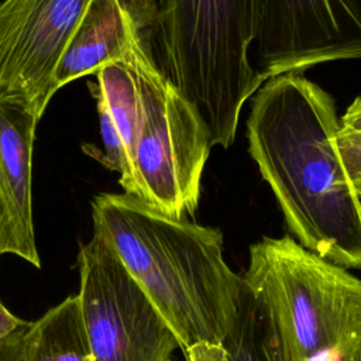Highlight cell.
<instances>
[{
	"instance_id": "cell-14",
	"label": "cell",
	"mask_w": 361,
	"mask_h": 361,
	"mask_svg": "<svg viewBox=\"0 0 361 361\" xmlns=\"http://www.w3.org/2000/svg\"><path fill=\"white\" fill-rule=\"evenodd\" d=\"M336 148L345 175L361 200V96L338 120Z\"/></svg>"
},
{
	"instance_id": "cell-8",
	"label": "cell",
	"mask_w": 361,
	"mask_h": 361,
	"mask_svg": "<svg viewBox=\"0 0 361 361\" xmlns=\"http://www.w3.org/2000/svg\"><path fill=\"white\" fill-rule=\"evenodd\" d=\"M90 0L0 1V96L13 97L41 118L52 79Z\"/></svg>"
},
{
	"instance_id": "cell-15",
	"label": "cell",
	"mask_w": 361,
	"mask_h": 361,
	"mask_svg": "<svg viewBox=\"0 0 361 361\" xmlns=\"http://www.w3.org/2000/svg\"><path fill=\"white\" fill-rule=\"evenodd\" d=\"M31 324V323H30ZM30 326L18 330L14 336L0 344V361H23L24 337Z\"/></svg>"
},
{
	"instance_id": "cell-7",
	"label": "cell",
	"mask_w": 361,
	"mask_h": 361,
	"mask_svg": "<svg viewBox=\"0 0 361 361\" xmlns=\"http://www.w3.org/2000/svg\"><path fill=\"white\" fill-rule=\"evenodd\" d=\"M254 69L283 73L361 58V0H258Z\"/></svg>"
},
{
	"instance_id": "cell-6",
	"label": "cell",
	"mask_w": 361,
	"mask_h": 361,
	"mask_svg": "<svg viewBox=\"0 0 361 361\" xmlns=\"http://www.w3.org/2000/svg\"><path fill=\"white\" fill-rule=\"evenodd\" d=\"M79 306L96 361H172L178 340L96 233L78 252Z\"/></svg>"
},
{
	"instance_id": "cell-11",
	"label": "cell",
	"mask_w": 361,
	"mask_h": 361,
	"mask_svg": "<svg viewBox=\"0 0 361 361\" xmlns=\"http://www.w3.org/2000/svg\"><path fill=\"white\" fill-rule=\"evenodd\" d=\"M186 361H292L264 302L245 285L237 314L219 344L183 351Z\"/></svg>"
},
{
	"instance_id": "cell-10",
	"label": "cell",
	"mask_w": 361,
	"mask_h": 361,
	"mask_svg": "<svg viewBox=\"0 0 361 361\" xmlns=\"http://www.w3.org/2000/svg\"><path fill=\"white\" fill-rule=\"evenodd\" d=\"M142 21L124 0H90L56 65L52 92L107 63L124 61L142 38Z\"/></svg>"
},
{
	"instance_id": "cell-9",
	"label": "cell",
	"mask_w": 361,
	"mask_h": 361,
	"mask_svg": "<svg viewBox=\"0 0 361 361\" xmlns=\"http://www.w3.org/2000/svg\"><path fill=\"white\" fill-rule=\"evenodd\" d=\"M39 117L23 102L0 96V255L41 267L32 221V148Z\"/></svg>"
},
{
	"instance_id": "cell-16",
	"label": "cell",
	"mask_w": 361,
	"mask_h": 361,
	"mask_svg": "<svg viewBox=\"0 0 361 361\" xmlns=\"http://www.w3.org/2000/svg\"><path fill=\"white\" fill-rule=\"evenodd\" d=\"M31 322H25L14 316L6 306L0 302V344L14 336L18 330L30 326Z\"/></svg>"
},
{
	"instance_id": "cell-5",
	"label": "cell",
	"mask_w": 361,
	"mask_h": 361,
	"mask_svg": "<svg viewBox=\"0 0 361 361\" xmlns=\"http://www.w3.org/2000/svg\"><path fill=\"white\" fill-rule=\"evenodd\" d=\"M141 96L134 149V197L185 219L196 212L212 149L210 131L195 107L154 62L142 38L128 55Z\"/></svg>"
},
{
	"instance_id": "cell-12",
	"label": "cell",
	"mask_w": 361,
	"mask_h": 361,
	"mask_svg": "<svg viewBox=\"0 0 361 361\" xmlns=\"http://www.w3.org/2000/svg\"><path fill=\"white\" fill-rule=\"evenodd\" d=\"M23 361H96L78 295L68 296L31 322L24 337Z\"/></svg>"
},
{
	"instance_id": "cell-4",
	"label": "cell",
	"mask_w": 361,
	"mask_h": 361,
	"mask_svg": "<svg viewBox=\"0 0 361 361\" xmlns=\"http://www.w3.org/2000/svg\"><path fill=\"white\" fill-rule=\"evenodd\" d=\"M292 361H361V279L292 237L250 247L243 275Z\"/></svg>"
},
{
	"instance_id": "cell-2",
	"label": "cell",
	"mask_w": 361,
	"mask_h": 361,
	"mask_svg": "<svg viewBox=\"0 0 361 361\" xmlns=\"http://www.w3.org/2000/svg\"><path fill=\"white\" fill-rule=\"evenodd\" d=\"M92 217L94 233L144 290L182 351L223 341L244 279L227 265L219 228L171 217L127 193L97 195Z\"/></svg>"
},
{
	"instance_id": "cell-13",
	"label": "cell",
	"mask_w": 361,
	"mask_h": 361,
	"mask_svg": "<svg viewBox=\"0 0 361 361\" xmlns=\"http://www.w3.org/2000/svg\"><path fill=\"white\" fill-rule=\"evenodd\" d=\"M94 75L97 83H89V89L104 103L121 137L134 178V149L141 123V96L135 72L127 56L124 61L104 65Z\"/></svg>"
},
{
	"instance_id": "cell-3",
	"label": "cell",
	"mask_w": 361,
	"mask_h": 361,
	"mask_svg": "<svg viewBox=\"0 0 361 361\" xmlns=\"http://www.w3.org/2000/svg\"><path fill=\"white\" fill-rule=\"evenodd\" d=\"M258 0H158L159 68L203 117L212 145L228 148L245 102L264 83L254 69Z\"/></svg>"
},
{
	"instance_id": "cell-17",
	"label": "cell",
	"mask_w": 361,
	"mask_h": 361,
	"mask_svg": "<svg viewBox=\"0 0 361 361\" xmlns=\"http://www.w3.org/2000/svg\"><path fill=\"white\" fill-rule=\"evenodd\" d=\"M360 206H361V200H360Z\"/></svg>"
},
{
	"instance_id": "cell-1",
	"label": "cell",
	"mask_w": 361,
	"mask_h": 361,
	"mask_svg": "<svg viewBox=\"0 0 361 361\" xmlns=\"http://www.w3.org/2000/svg\"><path fill=\"white\" fill-rule=\"evenodd\" d=\"M331 96L300 73L267 79L252 94L248 151L298 243L361 269V206L336 148Z\"/></svg>"
}]
</instances>
